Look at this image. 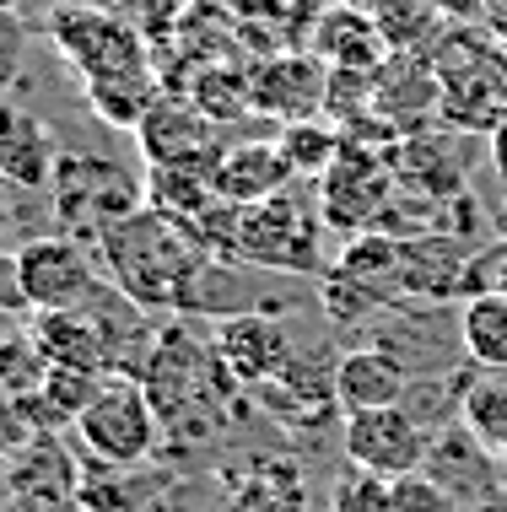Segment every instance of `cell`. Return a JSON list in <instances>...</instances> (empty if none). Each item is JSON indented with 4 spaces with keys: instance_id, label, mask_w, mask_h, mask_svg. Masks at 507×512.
Listing matches in <instances>:
<instances>
[{
    "instance_id": "6da1fadb",
    "label": "cell",
    "mask_w": 507,
    "mask_h": 512,
    "mask_svg": "<svg viewBox=\"0 0 507 512\" xmlns=\"http://www.w3.org/2000/svg\"><path fill=\"white\" fill-rule=\"evenodd\" d=\"M211 259V248L189 221L162 216L152 205H141L135 216H125L114 232L98 243V265L103 281L119 297H130L141 313H178L184 286L195 281V270Z\"/></svg>"
},
{
    "instance_id": "7a4b0ae2",
    "label": "cell",
    "mask_w": 507,
    "mask_h": 512,
    "mask_svg": "<svg viewBox=\"0 0 507 512\" xmlns=\"http://www.w3.org/2000/svg\"><path fill=\"white\" fill-rule=\"evenodd\" d=\"M232 259H243V265L265 275H330L319 200H308L292 184L259 205H243L238 232H232Z\"/></svg>"
},
{
    "instance_id": "3957f363",
    "label": "cell",
    "mask_w": 507,
    "mask_h": 512,
    "mask_svg": "<svg viewBox=\"0 0 507 512\" xmlns=\"http://www.w3.org/2000/svg\"><path fill=\"white\" fill-rule=\"evenodd\" d=\"M141 383H146V394H152V405L162 415V432H168V426H195L200 415H216L227 405V394L238 389V383L227 378L216 345L184 335L178 324L168 335H157L152 356H146V367H141Z\"/></svg>"
},
{
    "instance_id": "277c9868",
    "label": "cell",
    "mask_w": 507,
    "mask_h": 512,
    "mask_svg": "<svg viewBox=\"0 0 507 512\" xmlns=\"http://www.w3.org/2000/svg\"><path fill=\"white\" fill-rule=\"evenodd\" d=\"M49 189H54L60 232L87 248H98L119 221L146 205V178H135L119 162H103V157H60Z\"/></svg>"
},
{
    "instance_id": "5b68a950",
    "label": "cell",
    "mask_w": 507,
    "mask_h": 512,
    "mask_svg": "<svg viewBox=\"0 0 507 512\" xmlns=\"http://www.w3.org/2000/svg\"><path fill=\"white\" fill-rule=\"evenodd\" d=\"M76 437H81V448H87L98 464L135 469V464H146L157 453L162 415H157V405H152V394H146L141 378H103L98 399L81 410Z\"/></svg>"
},
{
    "instance_id": "8992f818",
    "label": "cell",
    "mask_w": 507,
    "mask_h": 512,
    "mask_svg": "<svg viewBox=\"0 0 507 512\" xmlns=\"http://www.w3.org/2000/svg\"><path fill=\"white\" fill-rule=\"evenodd\" d=\"M394 146H367V141H346L340 162L319 178V216L324 227L346 232V238H362V232H378V221L389 216L394 205V162H389Z\"/></svg>"
},
{
    "instance_id": "52a82bcc",
    "label": "cell",
    "mask_w": 507,
    "mask_h": 512,
    "mask_svg": "<svg viewBox=\"0 0 507 512\" xmlns=\"http://www.w3.org/2000/svg\"><path fill=\"white\" fill-rule=\"evenodd\" d=\"M49 33H54V49L65 54V65L81 76V87L98 81V76L152 71L141 33H135L125 17L103 11V6H60L49 17Z\"/></svg>"
},
{
    "instance_id": "ba28073f",
    "label": "cell",
    "mask_w": 507,
    "mask_h": 512,
    "mask_svg": "<svg viewBox=\"0 0 507 512\" xmlns=\"http://www.w3.org/2000/svg\"><path fill=\"white\" fill-rule=\"evenodd\" d=\"M340 453L351 459V469H367L378 480H405L416 469H427L432 426L410 405L362 410V415H346V426H340Z\"/></svg>"
},
{
    "instance_id": "9c48e42d",
    "label": "cell",
    "mask_w": 507,
    "mask_h": 512,
    "mask_svg": "<svg viewBox=\"0 0 507 512\" xmlns=\"http://www.w3.org/2000/svg\"><path fill=\"white\" fill-rule=\"evenodd\" d=\"M22 254V286H27V302L33 313H71V308H87L92 297L103 292V265H98V248L65 238H33L17 248Z\"/></svg>"
},
{
    "instance_id": "30bf717a",
    "label": "cell",
    "mask_w": 507,
    "mask_h": 512,
    "mask_svg": "<svg viewBox=\"0 0 507 512\" xmlns=\"http://www.w3.org/2000/svg\"><path fill=\"white\" fill-rule=\"evenodd\" d=\"M216 356H222L227 378L238 383V389H265V383H276L286 367L297 362L292 351V335H286V324L276 313H243V318H227V324H216Z\"/></svg>"
},
{
    "instance_id": "8fae6325",
    "label": "cell",
    "mask_w": 507,
    "mask_h": 512,
    "mask_svg": "<svg viewBox=\"0 0 507 512\" xmlns=\"http://www.w3.org/2000/svg\"><path fill=\"white\" fill-rule=\"evenodd\" d=\"M135 141L146 151V168H173V162H216L222 151V135H216V119L205 114L195 98H178V92H162L152 103V114L141 119Z\"/></svg>"
},
{
    "instance_id": "7c38bea8",
    "label": "cell",
    "mask_w": 507,
    "mask_h": 512,
    "mask_svg": "<svg viewBox=\"0 0 507 512\" xmlns=\"http://www.w3.org/2000/svg\"><path fill=\"white\" fill-rule=\"evenodd\" d=\"M330 378H335V405L346 415L394 410L410 399V367L389 345H356V351H346L330 367Z\"/></svg>"
},
{
    "instance_id": "4fadbf2b",
    "label": "cell",
    "mask_w": 507,
    "mask_h": 512,
    "mask_svg": "<svg viewBox=\"0 0 507 512\" xmlns=\"http://www.w3.org/2000/svg\"><path fill=\"white\" fill-rule=\"evenodd\" d=\"M211 184H216V200L222 205H259L281 189H292V162H286L281 141H238V146H222L216 151V168H211Z\"/></svg>"
},
{
    "instance_id": "5bb4252c",
    "label": "cell",
    "mask_w": 507,
    "mask_h": 512,
    "mask_svg": "<svg viewBox=\"0 0 507 512\" xmlns=\"http://www.w3.org/2000/svg\"><path fill=\"white\" fill-rule=\"evenodd\" d=\"M324 103H330V81H324L319 60H303V54L265 60L249 76V108H259V114H276L281 124L319 119Z\"/></svg>"
},
{
    "instance_id": "9a60e30c",
    "label": "cell",
    "mask_w": 507,
    "mask_h": 512,
    "mask_svg": "<svg viewBox=\"0 0 507 512\" xmlns=\"http://www.w3.org/2000/svg\"><path fill=\"white\" fill-rule=\"evenodd\" d=\"M249 270L254 265H243V259L211 254L195 270V281L184 286L178 318H216V324H227V318H243V313H276V302L259 292V281Z\"/></svg>"
},
{
    "instance_id": "2e32d148",
    "label": "cell",
    "mask_w": 507,
    "mask_h": 512,
    "mask_svg": "<svg viewBox=\"0 0 507 512\" xmlns=\"http://www.w3.org/2000/svg\"><path fill=\"white\" fill-rule=\"evenodd\" d=\"M60 168V146H54L49 124L22 103L0 98V184L11 189H49Z\"/></svg>"
},
{
    "instance_id": "e0dca14e",
    "label": "cell",
    "mask_w": 507,
    "mask_h": 512,
    "mask_svg": "<svg viewBox=\"0 0 507 512\" xmlns=\"http://www.w3.org/2000/svg\"><path fill=\"white\" fill-rule=\"evenodd\" d=\"M454 421L481 442L486 453L507 459V372L459 367L454 372Z\"/></svg>"
},
{
    "instance_id": "ac0fdd59",
    "label": "cell",
    "mask_w": 507,
    "mask_h": 512,
    "mask_svg": "<svg viewBox=\"0 0 507 512\" xmlns=\"http://www.w3.org/2000/svg\"><path fill=\"white\" fill-rule=\"evenodd\" d=\"M211 168H216V162H173V168H146V205L195 227L211 205H222V200H216V184H211Z\"/></svg>"
},
{
    "instance_id": "d6986e66",
    "label": "cell",
    "mask_w": 507,
    "mask_h": 512,
    "mask_svg": "<svg viewBox=\"0 0 507 512\" xmlns=\"http://www.w3.org/2000/svg\"><path fill=\"white\" fill-rule=\"evenodd\" d=\"M459 351L486 372H507V292H475L459 302Z\"/></svg>"
},
{
    "instance_id": "ffe728a7",
    "label": "cell",
    "mask_w": 507,
    "mask_h": 512,
    "mask_svg": "<svg viewBox=\"0 0 507 512\" xmlns=\"http://www.w3.org/2000/svg\"><path fill=\"white\" fill-rule=\"evenodd\" d=\"M162 98V87L152 81V71H125V76H98L87 81V103L103 124L119 130H141V119L152 114V103Z\"/></svg>"
},
{
    "instance_id": "44dd1931",
    "label": "cell",
    "mask_w": 507,
    "mask_h": 512,
    "mask_svg": "<svg viewBox=\"0 0 507 512\" xmlns=\"http://www.w3.org/2000/svg\"><path fill=\"white\" fill-rule=\"evenodd\" d=\"M103 389V378L98 372H71V367H49V378H44V389L38 394H27L22 405L38 415V426H76L81 421V410L98 399Z\"/></svg>"
},
{
    "instance_id": "7402d4cb",
    "label": "cell",
    "mask_w": 507,
    "mask_h": 512,
    "mask_svg": "<svg viewBox=\"0 0 507 512\" xmlns=\"http://www.w3.org/2000/svg\"><path fill=\"white\" fill-rule=\"evenodd\" d=\"M276 141L286 151V162H292V178H303V184H319V178L340 162V151H346V135H340L335 124H319V119L286 124Z\"/></svg>"
},
{
    "instance_id": "603a6c76",
    "label": "cell",
    "mask_w": 507,
    "mask_h": 512,
    "mask_svg": "<svg viewBox=\"0 0 507 512\" xmlns=\"http://www.w3.org/2000/svg\"><path fill=\"white\" fill-rule=\"evenodd\" d=\"M44 378H49V356L38 351V340H33V335H11V340H0V394L27 399V394L44 389Z\"/></svg>"
},
{
    "instance_id": "cb8c5ba5",
    "label": "cell",
    "mask_w": 507,
    "mask_h": 512,
    "mask_svg": "<svg viewBox=\"0 0 507 512\" xmlns=\"http://www.w3.org/2000/svg\"><path fill=\"white\" fill-rule=\"evenodd\" d=\"M330 512H394V480L351 469V475L330 491Z\"/></svg>"
},
{
    "instance_id": "d4e9b609",
    "label": "cell",
    "mask_w": 507,
    "mask_h": 512,
    "mask_svg": "<svg viewBox=\"0 0 507 512\" xmlns=\"http://www.w3.org/2000/svg\"><path fill=\"white\" fill-rule=\"evenodd\" d=\"M394 512H470V507H464L437 475L416 469V475L394 480Z\"/></svg>"
},
{
    "instance_id": "484cf974",
    "label": "cell",
    "mask_w": 507,
    "mask_h": 512,
    "mask_svg": "<svg viewBox=\"0 0 507 512\" xmlns=\"http://www.w3.org/2000/svg\"><path fill=\"white\" fill-rule=\"evenodd\" d=\"M22 60H27V27L17 11H0V98L22 81Z\"/></svg>"
},
{
    "instance_id": "4316f807",
    "label": "cell",
    "mask_w": 507,
    "mask_h": 512,
    "mask_svg": "<svg viewBox=\"0 0 507 512\" xmlns=\"http://www.w3.org/2000/svg\"><path fill=\"white\" fill-rule=\"evenodd\" d=\"M475 292H507V243H491L470 259V275H464V297Z\"/></svg>"
},
{
    "instance_id": "83f0119b",
    "label": "cell",
    "mask_w": 507,
    "mask_h": 512,
    "mask_svg": "<svg viewBox=\"0 0 507 512\" xmlns=\"http://www.w3.org/2000/svg\"><path fill=\"white\" fill-rule=\"evenodd\" d=\"M0 313H6V318L33 313L27 286H22V254H11V248H0Z\"/></svg>"
},
{
    "instance_id": "f1b7e54d",
    "label": "cell",
    "mask_w": 507,
    "mask_h": 512,
    "mask_svg": "<svg viewBox=\"0 0 507 512\" xmlns=\"http://www.w3.org/2000/svg\"><path fill=\"white\" fill-rule=\"evenodd\" d=\"M491 146H497V173H502V184H507V124L491 135Z\"/></svg>"
},
{
    "instance_id": "f546056e",
    "label": "cell",
    "mask_w": 507,
    "mask_h": 512,
    "mask_svg": "<svg viewBox=\"0 0 507 512\" xmlns=\"http://www.w3.org/2000/svg\"><path fill=\"white\" fill-rule=\"evenodd\" d=\"M22 6V0H0V11H17Z\"/></svg>"
},
{
    "instance_id": "4dcf8cb0",
    "label": "cell",
    "mask_w": 507,
    "mask_h": 512,
    "mask_svg": "<svg viewBox=\"0 0 507 512\" xmlns=\"http://www.w3.org/2000/svg\"><path fill=\"white\" fill-rule=\"evenodd\" d=\"M0 475H6V453H0Z\"/></svg>"
}]
</instances>
